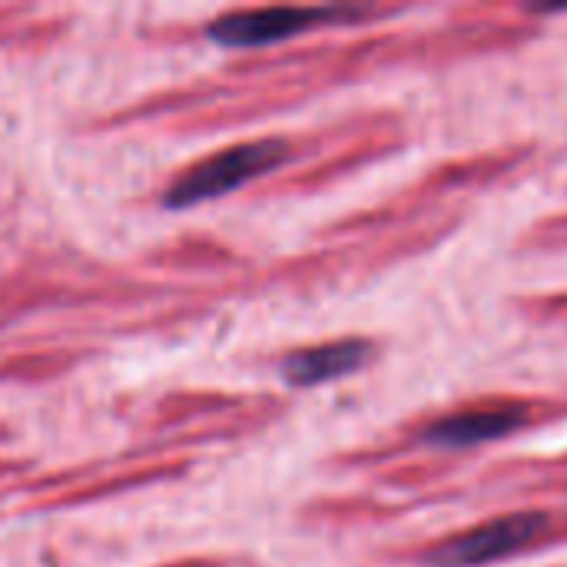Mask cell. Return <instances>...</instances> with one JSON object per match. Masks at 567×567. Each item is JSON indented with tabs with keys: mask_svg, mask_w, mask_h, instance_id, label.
Returning a JSON list of instances; mask_svg holds the SVG:
<instances>
[{
	"mask_svg": "<svg viewBox=\"0 0 567 567\" xmlns=\"http://www.w3.org/2000/svg\"><path fill=\"white\" fill-rule=\"evenodd\" d=\"M405 13V7H382V3H329V7H256L236 10L206 27V37L229 50H252L272 47L282 40L306 37L322 27H352L365 20H385Z\"/></svg>",
	"mask_w": 567,
	"mask_h": 567,
	"instance_id": "4",
	"label": "cell"
},
{
	"mask_svg": "<svg viewBox=\"0 0 567 567\" xmlns=\"http://www.w3.org/2000/svg\"><path fill=\"white\" fill-rule=\"evenodd\" d=\"M555 567H567V565H555Z\"/></svg>",
	"mask_w": 567,
	"mask_h": 567,
	"instance_id": "10",
	"label": "cell"
},
{
	"mask_svg": "<svg viewBox=\"0 0 567 567\" xmlns=\"http://www.w3.org/2000/svg\"><path fill=\"white\" fill-rule=\"evenodd\" d=\"M567 422V395L555 392H482L449 405L425 409L405 419L389 442H382L375 462H435L465 472V458L515 439L535 435Z\"/></svg>",
	"mask_w": 567,
	"mask_h": 567,
	"instance_id": "1",
	"label": "cell"
},
{
	"mask_svg": "<svg viewBox=\"0 0 567 567\" xmlns=\"http://www.w3.org/2000/svg\"><path fill=\"white\" fill-rule=\"evenodd\" d=\"M518 252H567V209L535 219L515 243Z\"/></svg>",
	"mask_w": 567,
	"mask_h": 567,
	"instance_id": "8",
	"label": "cell"
},
{
	"mask_svg": "<svg viewBox=\"0 0 567 567\" xmlns=\"http://www.w3.org/2000/svg\"><path fill=\"white\" fill-rule=\"evenodd\" d=\"M179 567H209V565H179Z\"/></svg>",
	"mask_w": 567,
	"mask_h": 567,
	"instance_id": "9",
	"label": "cell"
},
{
	"mask_svg": "<svg viewBox=\"0 0 567 567\" xmlns=\"http://www.w3.org/2000/svg\"><path fill=\"white\" fill-rule=\"evenodd\" d=\"M567 548V502L512 505L462 528L389 548L402 567H502Z\"/></svg>",
	"mask_w": 567,
	"mask_h": 567,
	"instance_id": "2",
	"label": "cell"
},
{
	"mask_svg": "<svg viewBox=\"0 0 567 567\" xmlns=\"http://www.w3.org/2000/svg\"><path fill=\"white\" fill-rule=\"evenodd\" d=\"M508 309L532 322V326H551L567 329V289H548V292H518L508 299Z\"/></svg>",
	"mask_w": 567,
	"mask_h": 567,
	"instance_id": "7",
	"label": "cell"
},
{
	"mask_svg": "<svg viewBox=\"0 0 567 567\" xmlns=\"http://www.w3.org/2000/svg\"><path fill=\"white\" fill-rule=\"evenodd\" d=\"M289 156H292V143L282 140V136L249 140V143L219 150L209 159L186 169L169 186L163 203L169 209H189V206H199V203H209V199H223V196L243 189L246 183L279 169Z\"/></svg>",
	"mask_w": 567,
	"mask_h": 567,
	"instance_id": "5",
	"label": "cell"
},
{
	"mask_svg": "<svg viewBox=\"0 0 567 567\" xmlns=\"http://www.w3.org/2000/svg\"><path fill=\"white\" fill-rule=\"evenodd\" d=\"M379 355L382 342L375 336H339L286 352L279 359V375L292 389H319L365 372L379 362Z\"/></svg>",
	"mask_w": 567,
	"mask_h": 567,
	"instance_id": "6",
	"label": "cell"
},
{
	"mask_svg": "<svg viewBox=\"0 0 567 567\" xmlns=\"http://www.w3.org/2000/svg\"><path fill=\"white\" fill-rule=\"evenodd\" d=\"M542 156L538 140L502 143L495 150H478L468 156H452L422 173V179L395 199V219L422 216L435 219L449 209H458V199L478 189H492L532 169Z\"/></svg>",
	"mask_w": 567,
	"mask_h": 567,
	"instance_id": "3",
	"label": "cell"
}]
</instances>
